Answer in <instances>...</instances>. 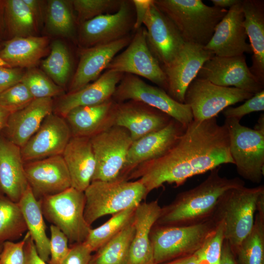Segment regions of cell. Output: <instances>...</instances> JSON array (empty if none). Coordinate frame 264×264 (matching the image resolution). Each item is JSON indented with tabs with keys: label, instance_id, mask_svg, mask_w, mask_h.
Returning a JSON list of instances; mask_svg holds the SVG:
<instances>
[{
	"label": "cell",
	"instance_id": "1",
	"mask_svg": "<svg viewBox=\"0 0 264 264\" xmlns=\"http://www.w3.org/2000/svg\"><path fill=\"white\" fill-rule=\"evenodd\" d=\"M224 164H234L225 124L219 125L216 117L193 120L171 149L137 166L127 180L138 178L148 194L165 183L178 187L188 178Z\"/></svg>",
	"mask_w": 264,
	"mask_h": 264
},
{
	"label": "cell",
	"instance_id": "2",
	"mask_svg": "<svg viewBox=\"0 0 264 264\" xmlns=\"http://www.w3.org/2000/svg\"><path fill=\"white\" fill-rule=\"evenodd\" d=\"M220 169L219 167L210 171L199 184L179 193L172 202L161 207L155 224L189 225L211 219L222 195L229 189L245 185L239 177L221 176Z\"/></svg>",
	"mask_w": 264,
	"mask_h": 264
},
{
	"label": "cell",
	"instance_id": "3",
	"mask_svg": "<svg viewBox=\"0 0 264 264\" xmlns=\"http://www.w3.org/2000/svg\"><path fill=\"white\" fill-rule=\"evenodd\" d=\"M174 24L185 43L205 46L228 10L210 6L201 0H154Z\"/></svg>",
	"mask_w": 264,
	"mask_h": 264
},
{
	"label": "cell",
	"instance_id": "4",
	"mask_svg": "<svg viewBox=\"0 0 264 264\" xmlns=\"http://www.w3.org/2000/svg\"><path fill=\"white\" fill-rule=\"evenodd\" d=\"M263 195V185L253 188L242 186L228 190L220 199L213 218L223 223L224 240L233 251L251 231Z\"/></svg>",
	"mask_w": 264,
	"mask_h": 264
},
{
	"label": "cell",
	"instance_id": "5",
	"mask_svg": "<svg viewBox=\"0 0 264 264\" xmlns=\"http://www.w3.org/2000/svg\"><path fill=\"white\" fill-rule=\"evenodd\" d=\"M84 218L91 225L100 218L136 207L148 195L138 180L93 181L84 192Z\"/></svg>",
	"mask_w": 264,
	"mask_h": 264
},
{
	"label": "cell",
	"instance_id": "6",
	"mask_svg": "<svg viewBox=\"0 0 264 264\" xmlns=\"http://www.w3.org/2000/svg\"><path fill=\"white\" fill-rule=\"evenodd\" d=\"M217 221L214 218L182 226L154 224L150 233L153 264H160L194 254L211 235Z\"/></svg>",
	"mask_w": 264,
	"mask_h": 264
},
{
	"label": "cell",
	"instance_id": "7",
	"mask_svg": "<svg viewBox=\"0 0 264 264\" xmlns=\"http://www.w3.org/2000/svg\"><path fill=\"white\" fill-rule=\"evenodd\" d=\"M39 200L44 217L65 234L70 244L86 241L91 228L84 218V192L71 187Z\"/></svg>",
	"mask_w": 264,
	"mask_h": 264
},
{
	"label": "cell",
	"instance_id": "8",
	"mask_svg": "<svg viewBox=\"0 0 264 264\" xmlns=\"http://www.w3.org/2000/svg\"><path fill=\"white\" fill-rule=\"evenodd\" d=\"M230 152L239 175L259 184L264 176V132L242 125L235 118H225Z\"/></svg>",
	"mask_w": 264,
	"mask_h": 264
},
{
	"label": "cell",
	"instance_id": "9",
	"mask_svg": "<svg viewBox=\"0 0 264 264\" xmlns=\"http://www.w3.org/2000/svg\"><path fill=\"white\" fill-rule=\"evenodd\" d=\"M90 141L96 161L91 181L125 179V166L133 142L128 131L113 125L91 137Z\"/></svg>",
	"mask_w": 264,
	"mask_h": 264
},
{
	"label": "cell",
	"instance_id": "10",
	"mask_svg": "<svg viewBox=\"0 0 264 264\" xmlns=\"http://www.w3.org/2000/svg\"><path fill=\"white\" fill-rule=\"evenodd\" d=\"M112 99L115 102L133 100L156 109L187 127L193 120L190 106L174 99L162 88L150 85L137 76L125 73Z\"/></svg>",
	"mask_w": 264,
	"mask_h": 264
},
{
	"label": "cell",
	"instance_id": "11",
	"mask_svg": "<svg viewBox=\"0 0 264 264\" xmlns=\"http://www.w3.org/2000/svg\"><path fill=\"white\" fill-rule=\"evenodd\" d=\"M254 94L234 87H224L196 78L187 88L184 103L191 110L193 120L202 121L216 117L229 106L246 100Z\"/></svg>",
	"mask_w": 264,
	"mask_h": 264
},
{
	"label": "cell",
	"instance_id": "12",
	"mask_svg": "<svg viewBox=\"0 0 264 264\" xmlns=\"http://www.w3.org/2000/svg\"><path fill=\"white\" fill-rule=\"evenodd\" d=\"M106 69L142 77L166 92V77L148 47L145 27L136 30L126 48L113 58Z\"/></svg>",
	"mask_w": 264,
	"mask_h": 264
},
{
	"label": "cell",
	"instance_id": "13",
	"mask_svg": "<svg viewBox=\"0 0 264 264\" xmlns=\"http://www.w3.org/2000/svg\"><path fill=\"white\" fill-rule=\"evenodd\" d=\"M135 13L132 0H122L115 12L95 17L79 24L78 40L83 48L112 42L130 35Z\"/></svg>",
	"mask_w": 264,
	"mask_h": 264
},
{
	"label": "cell",
	"instance_id": "14",
	"mask_svg": "<svg viewBox=\"0 0 264 264\" xmlns=\"http://www.w3.org/2000/svg\"><path fill=\"white\" fill-rule=\"evenodd\" d=\"M197 78L224 87H234L255 94L264 89V84L251 72L244 54L213 56L205 62Z\"/></svg>",
	"mask_w": 264,
	"mask_h": 264
},
{
	"label": "cell",
	"instance_id": "15",
	"mask_svg": "<svg viewBox=\"0 0 264 264\" xmlns=\"http://www.w3.org/2000/svg\"><path fill=\"white\" fill-rule=\"evenodd\" d=\"M146 40L152 54L161 68L177 57L185 42L173 22L153 2L143 22Z\"/></svg>",
	"mask_w": 264,
	"mask_h": 264
},
{
	"label": "cell",
	"instance_id": "16",
	"mask_svg": "<svg viewBox=\"0 0 264 264\" xmlns=\"http://www.w3.org/2000/svg\"><path fill=\"white\" fill-rule=\"evenodd\" d=\"M213 56L204 46L185 43L175 60L162 68L166 77V92L176 101L184 103L187 88L205 62Z\"/></svg>",
	"mask_w": 264,
	"mask_h": 264
},
{
	"label": "cell",
	"instance_id": "17",
	"mask_svg": "<svg viewBox=\"0 0 264 264\" xmlns=\"http://www.w3.org/2000/svg\"><path fill=\"white\" fill-rule=\"evenodd\" d=\"M72 137L65 119L53 112L47 115L35 134L22 147L24 163L62 155Z\"/></svg>",
	"mask_w": 264,
	"mask_h": 264
},
{
	"label": "cell",
	"instance_id": "18",
	"mask_svg": "<svg viewBox=\"0 0 264 264\" xmlns=\"http://www.w3.org/2000/svg\"><path fill=\"white\" fill-rule=\"evenodd\" d=\"M242 0L229 8L216 26L209 43L204 47L215 56L231 57L252 53L246 42L247 36L243 26Z\"/></svg>",
	"mask_w": 264,
	"mask_h": 264
},
{
	"label": "cell",
	"instance_id": "19",
	"mask_svg": "<svg viewBox=\"0 0 264 264\" xmlns=\"http://www.w3.org/2000/svg\"><path fill=\"white\" fill-rule=\"evenodd\" d=\"M24 168L28 185L38 200L71 187L69 174L62 155L24 163Z\"/></svg>",
	"mask_w": 264,
	"mask_h": 264
},
{
	"label": "cell",
	"instance_id": "20",
	"mask_svg": "<svg viewBox=\"0 0 264 264\" xmlns=\"http://www.w3.org/2000/svg\"><path fill=\"white\" fill-rule=\"evenodd\" d=\"M186 128L172 118L163 128L133 141L127 156L124 178L127 180L139 165L166 154L178 141Z\"/></svg>",
	"mask_w": 264,
	"mask_h": 264
},
{
	"label": "cell",
	"instance_id": "21",
	"mask_svg": "<svg viewBox=\"0 0 264 264\" xmlns=\"http://www.w3.org/2000/svg\"><path fill=\"white\" fill-rule=\"evenodd\" d=\"M172 118L159 110L140 102H115L113 125L128 131L132 141L167 126Z\"/></svg>",
	"mask_w": 264,
	"mask_h": 264
},
{
	"label": "cell",
	"instance_id": "22",
	"mask_svg": "<svg viewBox=\"0 0 264 264\" xmlns=\"http://www.w3.org/2000/svg\"><path fill=\"white\" fill-rule=\"evenodd\" d=\"M132 38L128 35L112 42L82 48L68 92L77 91L96 80L117 53L128 45Z\"/></svg>",
	"mask_w": 264,
	"mask_h": 264
},
{
	"label": "cell",
	"instance_id": "23",
	"mask_svg": "<svg viewBox=\"0 0 264 264\" xmlns=\"http://www.w3.org/2000/svg\"><path fill=\"white\" fill-rule=\"evenodd\" d=\"M123 75L107 69L93 83L77 91L65 93L54 100L53 112L64 118L75 108L97 105L111 99Z\"/></svg>",
	"mask_w": 264,
	"mask_h": 264
},
{
	"label": "cell",
	"instance_id": "24",
	"mask_svg": "<svg viewBox=\"0 0 264 264\" xmlns=\"http://www.w3.org/2000/svg\"><path fill=\"white\" fill-rule=\"evenodd\" d=\"M53 98L34 99L24 108L11 113L1 133L21 148L53 112Z\"/></svg>",
	"mask_w": 264,
	"mask_h": 264
},
{
	"label": "cell",
	"instance_id": "25",
	"mask_svg": "<svg viewBox=\"0 0 264 264\" xmlns=\"http://www.w3.org/2000/svg\"><path fill=\"white\" fill-rule=\"evenodd\" d=\"M28 186L21 148L0 133V194L18 203Z\"/></svg>",
	"mask_w": 264,
	"mask_h": 264
},
{
	"label": "cell",
	"instance_id": "26",
	"mask_svg": "<svg viewBox=\"0 0 264 264\" xmlns=\"http://www.w3.org/2000/svg\"><path fill=\"white\" fill-rule=\"evenodd\" d=\"M161 209L157 200L141 202L136 207L133 217L134 233L127 264H153L150 236Z\"/></svg>",
	"mask_w": 264,
	"mask_h": 264
},
{
	"label": "cell",
	"instance_id": "27",
	"mask_svg": "<svg viewBox=\"0 0 264 264\" xmlns=\"http://www.w3.org/2000/svg\"><path fill=\"white\" fill-rule=\"evenodd\" d=\"M62 155L69 174L71 187L84 192L91 182L96 167L90 138L72 136Z\"/></svg>",
	"mask_w": 264,
	"mask_h": 264
},
{
	"label": "cell",
	"instance_id": "28",
	"mask_svg": "<svg viewBox=\"0 0 264 264\" xmlns=\"http://www.w3.org/2000/svg\"><path fill=\"white\" fill-rule=\"evenodd\" d=\"M111 98L103 103L80 106L70 110L64 117L72 136L91 138L113 126V106Z\"/></svg>",
	"mask_w": 264,
	"mask_h": 264
},
{
	"label": "cell",
	"instance_id": "29",
	"mask_svg": "<svg viewBox=\"0 0 264 264\" xmlns=\"http://www.w3.org/2000/svg\"><path fill=\"white\" fill-rule=\"evenodd\" d=\"M243 26L251 45V72L264 84V1L242 0Z\"/></svg>",
	"mask_w": 264,
	"mask_h": 264
},
{
	"label": "cell",
	"instance_id": "30",
	"mask_svg": "<svg viewBox=\"0 0 264 264\" xmlns=\"http://www.w3.org/2000/svg\"><path fill=\"white\" fill-rule=\"evenodd\" d=\"M49 42L46 36L12 38L4 42L0 57L12 67H34L45 54Z\"/></svg>",
	"mask_w": 264,
	"mask_h": 264
},
{
	"label": "cell",
	"instance_id": "31",
	"mask_svg": "<svg viewBox=\"0 0 264 264\" xmlns=\"http://www.w3.org/2000/svg\"><path fill=\"white\" fill-rule=\"evenodd\" d=\"M18 203L39 257L48 263L50 258V240L46 233L40 200L34 197L29 186Z\"/></svg>",
	"mask_w": 264,
	"mask_h": 264
},
{
	"label": "cell",
	"instance_id": "32",
	"mask_svg": "<svg viewBox=\"0 0 264 264\" xmlns=\"http://www.w3.org/2000/svg\"><path fill=\"white\" fill-rule=\"evenodd\" d=\"M134 233L133 218L122 230L91 255L89 264H127Z\"/></svg>",
	"mask_w": 264,
	"mask_h": 264
},
{
	"label": "cell",
	"instance_id": "33",
	"mask_svg": "<svg viewBox=\"0 0 264 264\" xmlns=\"http://www.w3.org/2000/svg\"><path fill=\"white\" fill-rule=\"evenodd\" d=\"M3 1L5 28L12 38L36 36L39 25L23 0Z\"/></svg>",
	"mask_w": 264,
	"mask_h": 264
},
{
	"label": "cell",
	"instance_id": "34",
	"mask_svg": "<svg viewBox=\"0 0 264 264\" xmlns=\"http://www.w3.org/2000/svg\"><path fill=\"white\" fill-rule=\"evenodd\" d=\"M71 0H47L46 26L52 35L73 39L75 36V18Z\"/></svg>",
	"mask_w": 264,
	"mask_h": 264
},
{
	"label": "cell",
	"instance_id": "35",
	"mask_svg": "<svg viewBox=\"0 0 264 264\" xmlns=\"http://www.w3.org/2000/svg\"><path fill=\"white\" fill-rule=\"evenodd\" d=\"M233 252L238 264H264V214L256 213L251 231Z\"/></svg>",
	"mask_w": 264,
	"mask_h": 264
},
{
	"label": "cell",
	"instance_id": "36",
	"mask_svg": "<svg viewBox=\"0 0 264 264\" xmlns=\"http://www.w3.org/2000/svg\"><path fill=\"white\" fill-rule=\"evenodd\" d=\"M27 230L18 203L0 194V243L17 240Z\"/></svg>",
	"mask_w": 264,
	"mask_h": 264
},
{
	"label": "cell",
	"instance_id": "37",
	"mask_svg": "<svg viewBox=\"0 0 264 264\" xmlns=\"http://www.w3.org/2000/svg\"><path fill=\"white\" fill-rule=\"evenodd\" d=\"M42 67L55 83L65 87L71 73V63L68 48L63 42H52L50 54L42 62Z\"/></svg>",
	"mask_w": 264,
	"mask_h": 264
},
{
	"label": "cell",
	"instance_id": "38",
	"mask_svg": "<svg viewBox=\"0 0 264 264\" xmlns=\"http://www.w3.org/2000/svg\"><path fill=\"white\" fill-rule=\"evenodd\" d=\"M136 207L114 214L102 225L91 229L84 242L91 251H97L122 230L132 220Z\"/></svg>",
	"mask_w": 264,
	"mask_h": 264
},
{
	"label": "cell",
	"instance_id": "39",
	"mask_svg": "<svg viewBox=\"0 0 264 264\" xmlns=\"http://www.w3.org/2000/svg\"><path fill=\"white\" fill-rule=\"evenodd\" d=\"M21 82L28 88L34 99L59 97L64 88L55 83L44 72L35 67L27 69Z\"/></svg>",
	"mask_w": 264,
	"mask_h": 264
},
{
	"label": "cell",
	"instance_id": "40",
	"mask_svg": "<svg viewBox=\"0 0 264 264\" xmlns=\"http://www.w3.org/2000/svg\"><path fill=\"white\" fill-rule=\"evenodd\" d=\"M122 0H73L71 2L77 14V22L80 24L99 15L116 12Z\"/></svg>",
	"mask_w": 264,
	"mask_h": 264
},
{
	"label": "cell",
	"instance_id": "41",
	"mask_svg": "<svg viewBox=\"0 0 264 264\" xmlns=\"http://www.w3.org/2000/svg\"><path fill=\"white\" fill-rule=\"evenodd\" d=\"M224 241L223 223L217 221L213 233L194 254L198 264H220Z\"/></svg>",
	"mask_w": 264,
	"mask_h": 264
},
{
	"label": "cell",
	"instance_id": "42",
	"mask_svg": "<svg viewBox=\"0 0 264 264\" xmlns=\"http://www.w3.org/2000/svg\"><path fill=\"white\" fill-rule=\"evenodd\" d=\"M34 99L27 87L21 82L0 93V106L12 112L24 108Z\"/></svg>",
	"mask_w": 264,
	"mask_h": 264
},
{
	"label": "cell",
	"instance_id": "43",
	"mask_svg": "<svg viewBox=\"0 0 264 264\" xmlns=\"http://www.w3.org/2000/svg\"><path fill=\"white\" fill-rule=\"evenodd\" d=\"M50 258L48 264H59L69 252L68 240L65 234L57 226H50Z\"/></svg>",
	"mask_w": 264,
	"mask_h": 264
},
{
	"label": "cell",
	"instance_id": "44",
	"mask_svg": "<svg viewBox=\"0 0 264 264\" xmlns=\"http://www.w3.org/2000/svg\"><path fill=\"white\" fill-rule=\"evenodd\" d=\"M264 110V90L255 94L242 105L236 107H228L223 110L225 118L239 120L249 113Z\"/></svg>",
	"mask_w": 264,
	"mask_h": 264
},
{
	"label": "cell",
	"instance_id": "45",
	"mask_svg": "<svg viewBox=\"0 0 264 264\" xmlns=\"http://www.w3.org/2000/svg\"><path fill=\"white\" fill-rule=\"evenodd\" d=\"M30 236L26 232L22 240L18 242L5 241L2 243L0 253V264H24L25 261L24 246Z\"/></svg>",
	"mask_w": 264,
	"mask_h": 264
},
{
	"label": "cell",
	"instance_id": "46",
	"mask_svg": "<svg viewBox=\"0 0 264 264\" xmlns=\"http://www.w3.org/2000/svg\"><path fill=\"white\" fill-rule=\"evenodd\" d=\"M69 247V252L59 264H89L92 252L84 242Z\"/></svg>",
	"mask_w": 264,
	"mask_h": 264
},
{
	"label": "cell",
	"instance_id": "47",
	"mask_svg": "<svg viewBox=\"0 0 264 264\" xmlns=\"http://www.w3.org/2000/svg\"><path fill=\"white\" fill-rule=\"evenodd\" d=\"M24 73L18 67H0V93L21 82Z\"/></svg>",
	"mask_w": 264,
	"mask_h": 264
},
{
	"label": "cell",
	"instance_id": "48",
	"mask_svg": "<svg viewBox=\"0 0 264 264\" xmlns=\"http://www.w3.org/2000/svg\"><path fill=\"white\" fill-rule=\"evenodd\" d=\"M132 2L135 12L133 29L136 30L143 24L149 9L153 2V0H132Z\"/></svg>",
	"mask_w": 264,
	"mask_h": 264
},
{
	"label": "cell",
	"instance_id": "49",
	"mask_svg": "<svg viewBox=\"0 0 264 264\" xmlns=\"http://www.w3.org/2000/svg\"><path fill=\"white\" fill-rule=\"evenodd\" d=\"M25 261L24 264H47L39 256L35 244L30 238H28L24 246Z\"/></svg>",
	"mask_w": 264,
	"mask_h": 264
},
{
	"label": "cell",
	"instance_id": "50",
	"mask_svg": "<svg viewBox=\"0 0 264 264\" xmlns=\"http://www.w3.org/2000/svg\"><path fill=\"white\" fill-rule=\"evenodd\" d=\"M27 5L38 25L43 20V1L38 0H22Z\"/></svg>",
	"mask_w": 264,
	"mask_h": 264
},
{
	"label": "cell",
	"instance_id": "51",
	"mask_svg": "<svg viewBox=\"0 0 264 264\" xmlns=\"http://www.w3.org/2000/svg\"><path fill=\"white\" fill-rule=\"evenodd\" d=\"M220 264H238L234 252L229 243L224 240Z\"/></svg>",
	"mask_w": 264,
	"mask_h": 264
},
{
	"label": "cell",
	"instance_id": "52",
	"mask_svg": "<svg viewBox=\"0 0 264 264\" xmlns=\"http://www.w3.org/2000/svg\"><path fill=\"white\" fill-rule=\"evenodd\" d=\"M160 264H198V263L196 257L193 254Z\"/></svg>",
	"mask_w": 264,
	"mask_h": 264
},
{
	"label": "cell",
	"instance_id": "53",
	"mask_svg": "<svg viewBox=\"0 0 264 264\" xmlns=\"http://www.w3.org/2000/svg\"><path fill=\"white\" fill-rule=\"evenodd\" d=\"M11 113L9 110L0 106V133L5 127Z\"/></svg>",
	"mask_w": 264,
	"mask_h": 264
},
{
	"label": "cell",
	"instance_id": "54",
	"mask_svg": "<svg viewBox=\"0 0 264 264\" xmlns=\"http://www.w3.org/2000/svg\"><path fill=\"white\" fill-rule=\"evenodd\" d=\"M215 7L224 8L229 7V8L237 3L239 0H211Z\"/></svg>",
	"mask_w": 264,
	"mask_h": 264
},
{
	"label": "cell",
	"instance_id": "55",
	"mask_svg": "<svg viewBox=\"0 0 264 264\" xmlns=\"http://www.w3.org/2000/svg\"><path fill=\"white\" fill-rule=\"evenodd\" d=\"M6 30L4 19V1L0 0V36H1Z\"/></svg>",
	"mask_w": 264,
	"mask_h": 264
},
{
	"label": "cell",
	"instance_id": "56",
	"mask_svg": "<svg viewBox=\"0 0 264 264\" xmlns=\"http://www.w3.org/2000/svg\"><path fill=\"white\" fill-rule=\"evenodd\" d=\"M255 129L264 132V115L261 114L258 120V123L256 124Z\"/></svg>",
	"mask_w": 264,
	"mask_h": 264
},
{
	"label": "cell",
	"instance_id": "57",
	"mask_svg": "<svg viewBox=\"0 0 264 264\" xmlns=\"http://www.w3.org/2000/svg\"><path fill=\"white\" fill-rule=\"evenodd\" d=\"M0 67H7V68L12 67L0 57Z\"/></svg>",
	"mask_w": 264,
	"mask_h": 264
},
{
	"label": "cell",
	"instance_id": "58",
	"mask_svg": "<svg viewBox=\"0 0 264 264\" xmlns=\"http://www.w3.org/2000/svg\"><path fill=\"white\" fill-rule=\"evenodd\" d=\"M2 243H0V253L2 250Z\"/></svg>",
	"mask_w": 264,
	"mask_h": 264
}]
</instances>
